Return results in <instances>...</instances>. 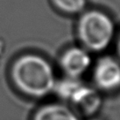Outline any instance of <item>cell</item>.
<instances>
[{"instance_id":"8","label":"cell","mask_w":120,"mask_h":120,"mask_svg":"<svg viewBox=\"0 0 120 120\" xmlns=\"http://www.w3.org/2000/svg\"><path fill=\"white\" fill-rule=\"evenodd\" d=\"M54 5L68 14L80 13L86 6L87 0H52Z\"/></svg>"},{"instance_id":"5","label":"cell","mask_w":120,"mask_h":120,"mask_svg":"<svg viewBox=\"0 0 120 120\" xmlns=\"http://www.w3.org/2000/svg\"><path fill=\"white\" fill-rule=\"evenodd\" d=\"M69 103L78 114L90 117L99 110L102 98L96 89L82 84L70 98Z\"/></svg>"},{"instance_id":"9","label":"cell","mask_w":120,"mask_h":120,"mask_svg":"<svg viewBox=\"0 0 120 120\" xmlns=\"http://www.w3.org/2000/svg\"><path fill=\"white\" fill-rule=\"evenodd\" d=\"M117 51L120 57V34L119 36H118V38H117Z\"/></svg>"},{"instance_id":"10","label":"cell","mask_w":120,"mask_h":120,"mask_svg":"<svg viewBox=\"0 0 120 120\" xmlns=\"http://www.w3.org/2000/svg\"><path fill=\"white\" fill-rule=\"evenodd\" d=\"M93 120H95V119H93Z\"/></svg>"},{"instance_id":"6","label":"cell","mask_w":120,"mask_h":120,"mask_svg":"<svg viewBox=\"0 0 120 120\" xmlns=\"http://www.w3.org/2000/svg\"><path fill=\"white\" fill-rule=\"evenodd\" d=\"M34 120H80L77 113L63 103H53L38 110Z\"/></svg>"},{"instance_id":"7","label":"cell","mask_w":120,"mask_h":120,"mask_svg":"<svg viewBox=\"0 0 120 120\" xmlns=\"http://www.w3.org/2000/svg\"><path fill=\"white\" fill-rule=\"evenodd\" d=\"M83 83H82L79 79L68 77L63 80L56 81L53 92L65 101L69 102L70 98L72 97L75 92Z\"/></svg>"},{"instance_id":"2","label":"cell","mask_w":120,"mask_h":120,"mask_svg":"<svg viewBox=\"0 0 120 120\" xmlns=\"http://www.w3.org/2000/svg\"><path fill=\"white\" fill-rule=\"evenodd\" d=\"M77 33L85 49L102 51L110 46L115 36V25L106 13L97 10L88 11L79 19Z\"/></svg>"},{"instance_id":"3","label":"cell","mask_w":120,"mask_h":120,"mask_svg":"<svg viewBox=\"0 0 120 120\" xmlns=\"http://www.w3.org/2000/svg\"><path fill=\"white\" fill-rule=\"evenodd\" d=\"M94 81L101 89L111 91L120 87V62L111 57H103L94 66Z\"/></svg>"},{"instance_id":"1","label":"cell","mask_w":120,"mask_h":120,"mask_svg":"<svg viewBox=\"0 0 120 120\" xmlns=\"http://www.w3.org/2000/svg\"><path fill=\"white\" fill-rule=\"evenodd\" d=\"M11 77L20 91L34 98H42L53 92L56 78L53 67L40 56L27 54L16 59Z\"/></svg>"},{"instance_id":"4","label":"cell","mask_w":120,"mask_h":120,"mask_svg":"<svg viewBox=\"0 0 120 120\" xmlns=\"http://www.w3.org/2000/svg\"><path fill=\"white\" fill-rule=\"evenodd\" d=\"M60 64L68 77L79 79L91 67L92 59L85 48L72 47L62 54Z\"/></svg>"}]
</instances>
